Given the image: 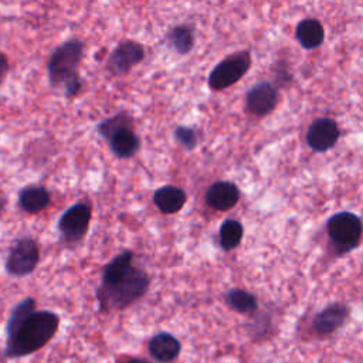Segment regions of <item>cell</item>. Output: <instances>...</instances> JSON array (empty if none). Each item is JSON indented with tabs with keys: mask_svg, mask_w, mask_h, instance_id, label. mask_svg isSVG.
Masks as SVG:
<instances>
[{
	"mask_svg": "<svg viewBox=\"0 0 363 363\" xmlns=\"http://www.w3.org/2000/svg\"><path fill=\"white\" fill-rule=\"evenodd\" d=\"M125 363H149V362L142 360V359H130V360H128V362H125Z\"/></svg>",
	"mask_w": 363,
	"mask_h": 363,
	"instance_id": "cell-23",
	"label": "cell"
},
{
	"mask_svg": "<svg viewBox=\"0 0 363 363\" xmlns=\"http://www.w3.org/2000/svg\"><path fill=\"white\" fill-rule=\"evenodd\" d=\"M9 72V58L6 54L0 52V81L7 75Z\"/></svg>",
	"mask_w": 363,
	"mask_h": 363,
	"instance_id": "cell-22",
	"label": "cell"
},
{
	"mask_svg": "<svg viewBox=\"0 0 363 363\" xmlns=\"http://www.w3.org/2000/svg\"><path fill=\"white\" fill-rule=\"evenodd\" d=\"M60 318L51 311H35L33 298L21 301L11 312L6 332V354L23 357L45 346L57 333Z\"/></svg>",
	"mask_w": 363,
	"mask_h": 363,
	"instance_id": "cell-1",
	"label": "cell"
},
{
	"mask_svg": "<svg viewBox=\"0 0 363 363\" xmlns=\"http://www.w3.org/2000/svg\"><path fill=\"white\" fill-rule=\"evenodd\" d=\"M50 203V193L43 186H26L18 193V204L27 213H40Z\"/></svg>",
	"mask_w": 363,
	"mask_h": 363,
	"instance_id": "cell-17",
	"label": "cell"
},
{
	"mask_svg": "<svg viewBox=\"0 0 363 363\" xmlns=\"http://www.w3.org/2000/svg\"><path fill=\"white\" fill-rule=\"evenodd\" d=\"M4 206H6V201H4L3 197H0V214H1L3 210H4Z\"/></svg>",
	"mask_w": 363,
	"mask_h": 363,
	"instance_id": "cell-24",
	"label": "cell"
},
{
	"mask_svg": "<svg viewBox=\"0 0 363 363\" xmlns=\"http://www.w3.org/2000/svg\"><path fill=\"white\" fill-rule=\"evenodd\" d=\"M98 132L109 142L111 150L116 157H132L139 149V136L133 132L132 119L126 112L102 121L98 125Z\"/></svg>",
	"mask_w": 363,
	"mask_h": 363,
	"instance_id": "cell-3",
	"label": "cell"
},
{
	"mask_svg": "<svg viewBox=\"0 0 363 363\" xmlns=\"http://www.w3.org/2000/svg\"><path fill=\"white\" fill-rule=\"evenodd\" d=\"M225 301L230 305V308H233L238 313H252L258 308L257 298L252 294L238 288L228 291Z\"/></svg>",
	"mask_w": 363,
	"mask_h": 363,
	"instance_id": "cell-20",
	"label": "cell"
},
{
	"mask_svg": "<svg viewBox=\"0 0 363 363\" xmlns=\"http://www.w3.org/2000/svg\"><path fill=\"white\" fill-rule=\"evenodd\" d=\"M340 136L337 123L330 118H318L306 132V143L315 152H326L333 147Z\"/></svg>",
	"mask_w": 363,
	"mask_h": 363,
	"instance_id": "cell-11",
	"label": "cell"
},
{
	"mask_svg": "<svg viewBox=\"0 0 363 363\" xmlns=\"http://www.w3.org/2000/svg\"><path fill=\"white\" fill-rule=\"evenodd\" d=\"M153 201L162 213L173 214L186 204V193L176 186H163L155 191Z\"/></svg>",
	"mask_w": 363,
	"mask_h": 363,
	"instance_id": "cell-15",
	"label": "cell"
},
{
	"mask_svg": "<svg viewBox=\"0 0 363 363\" xmlns=\"http://www.w3.org/2000/svg\"><path fill=\"white\" fill-rule=\"evenodd\" d=\"M145 58V48L140 43L126 40L119 43L109 54L105 68L111 75L119 77L128 74Z\"/></svg>",
	"mask_w": 363,
	"mask_h": 363,
	"instance_id": "cell-8",
	"label": "cell"
},
{
	"mask_svg": "<svg viewBox=\"0 0 363 363\" xmlns=\"http://www.w3.org/2000/svg\"><path fill=\"white\" fill-rule=\"evenodd\" d=\"M238 199V187L231 182H216L208 187L206 193L207 204L217 211L230 210L237 204Z\"/></svg>",
	"mask_w": 363,
	"mask_h": 363,
	"instance_id": "cell-12",
	"label": "cell"
},
{
	"mask_svg": "<svg viewBox=\"0 0 363 363\" xmlns=\"http://www.w3.org/2000/svg\"><path fill=\"white\" fill-rule=\"evenodd\" d=\"M251 67V54L247 50L230 54L220 61L208 75V86L213 91H223L237 84Z\"/></svg>",
	"mask_w": 363,
	"mask_h": 363,
	"instance_id": "cell-6",
	"label": "cell"
},
{
	"mask_svg": "<svg viewBox=\"0 0 363 363\" xmlns=\"http://www.w3.org/2000/svg\"><path fill=\"white\" fill-rule=\"evenodd\" d=\"M295 37L303 48L312 50V48L319 47L323 43L325 30L319 20L303 18L298 23V26L295 28Z\"/></svg>",
	"mask_w": 363,
	"mask_h": 363,
	"instance_id": "cell-16",
	"label": "cell"
},
{
	"mask_svg": "<svg viewBox=\"0 0 363 363\" xmlns=\"http://www.w3.org/2000/svg\"><path fill=\"white\" fill-rule=\"evenodd\" d=\"M242 240V225L238 220L227 218L220 227V244L224 251H231Z\"/></svg>",
	"mask_w": 363,
	"mask_h": 363,
	"instance_id": "cell-19",
	"label": "cell"
},
{
	"mask_svg": "<svg viewBox=\"0 0 363 363\" xmlns=\"http://www.w3.org/2000/svg\"><path fill=\"white\" fill-rule=\"evenodd\" d=\"M349 309L345 305L333 303L322 309L312 320V328L318 335H330L347 319Z\"/></svg>",
	"mask_w": 363,
	"mask_h": 363,
	"instance_id": "cell-13",
	"label": "cell"
},
{
	"mask_svg": "<svg viewBox=\"0 0 363 363\" xmlns=\"http://www.w3.org/2000/svg\"><path fill=\"white\" fill-rule=\"evenodd\" d=\"M278 104V89L268 81H261L248 89L245 95V109L255 116H265Z\"/></svg>",
	"mask_w": 363,
	"mask_h": 363,
	"instance_id": "cell-10",
	"label": "cell"
},
{
	"mask_svg": "<svg viewBox=\"0 0 363 363\" xmlns=\"http://www.w3.org/2000/svg\"><path fill=\"white\" fill-rule=\"evenodd\" d=\"M326 231L337 252L345 254L359 245L362 237V221L353 213L340 211L328 220Z\"/></svg>",
	"mask_w": 363,
	"mask_h": 363,
	"instance_id": "cell-5",
	"label": "cell"
},
{
	"mask_svg": "<svg viewBox=\"0 0 363 363\" xmlns=\"http://www.w3.org/2000/svg\"><path fill=\"white\" fill-rule=\"evenodd\" d=\"M174 136H176V140L180 145H183L186 149H193L197 145V135L193 128L179 126L174 130Z\"/></svg>",
	"mask_w": 363,
	"mask_h": 363,
	"instance_id": "cell-21",
	"label": "cell"
},
{
	"mask_svg": "<svg viewBox=\"0 0 363 363\" xmlns=\"http://www.w3.org/2000/svg\"><path fill=\"white\" fill-rule=\"evenodd\" d=\"M132 252L123 251L104 269L102 282L96 291L101 311L123 309L145 295L149 277L132 265Z\"/></svg>",
	"mask_w": 363,
	"mask_h": 363,
	"instance_id": "cell-2",
	"label": "cell"
},
{
	"mask_svg": "<svg viewBox=\"0 0 363 363\" xmlns=\"http://www.w3.org/2000/svg\"><path fill=\"white\" fill-rule=\"evenodd\" d=\"M149 352L159 362H172L180 353V342L172 333L159 332L150 339Z\"/></svg>",
	"mask_w": 363,
	"mask_h": 363,
	"instance_id": "cell-14",
	"label": "cell"
},
{
	"mask_svg": "<svg viewBox=\"0 0 363 363\" xmlns=\"http://www.w3.org/2000/svg\"><path fill=\"white\" fill-rule=\"evenodd\" d=\"M91 221V208L84 203H77L67 208L64 214L60 217L58 230L65 242H77L79 241Z\"/></svg>",
	"mask_w": 363,
	"mask_h": 363,
	"instance_id": "cell-9",
	"label": "cell"
},
{
	"mask_svg": "<svg viewBox=\"0 0 363 363\" xmlns=\"http://www.w3.org/2000/svg\"><path fill=\"white\" fill-rule=\"evenodd\" d=\"M167 45L180 55L189 54L194 47V33L190 26H176L166 34Z\"/></svg>",
	"mask_w": 363,
	"mask_h": 363,
	"instance_id": "cell-18",
	"label": "cell"
},
{
	"mask_svg": "<svg viewBox=\"0 0 363 363\" xmlns=\"http://www.w3.org/2000/svg\"><path fill=\"white\" fill-rule=\"evenodd\" d=\"M40 259L38 245L33 238L17 240L6 259V271L13 277H24L34 271Z\"/></svg>",
	"mask_w": 363,
	"mask_h": 363,
	"instance_id": "cell-7",
	"label": "cell"
},
{
	"mask_svg": "<svg viewBox=\"0 0 363 363\" xmlns=\"http://www.w3.org/2000/svg\"><path fill=\"white\" fill-rule=\"evenodd\" d=\"M84 55V44L79 40H68L58 45L47 62V75L52 86L64 84L78 77V67Z\"/></svg>",
	"mask_w": 363,
	"mask_h": 363,
	"instance_id": "cell-4",
	"label": "cell"
}]
</instances>
